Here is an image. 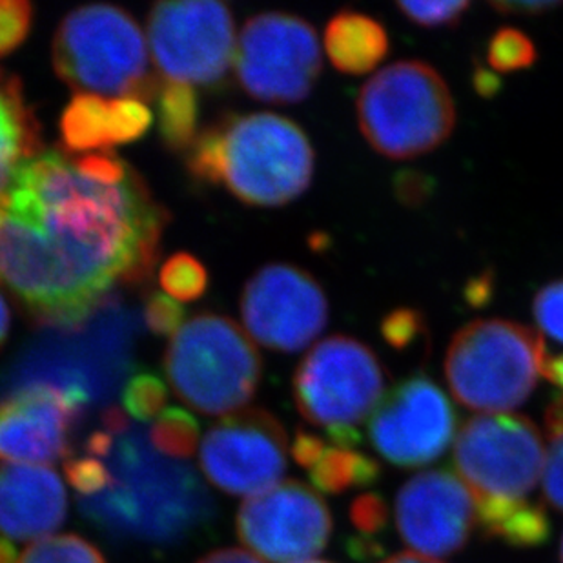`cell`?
<instances>
[{
	"label": "cell",
	"instance_id": "obj_1",
	"mask_svg": "<svg viewBox=\"0 0 563 563\" xmlns=\"http://www.w3.org/2000/svg\"><path fill=\"white\" fill-rule=\"evenodd\" d=\"M166 221L115 155L44 152L0 191V282L38 323L77 329L115 288L148 279Z\"/></svg>",
	"mask_w": 563,
	"mask_h": 563
},
{
	"label": "cell",
	"instance_id": "obj_2",
	"mask_svg": "<svg viewBox=\"0 0 563 563\" xmlns=\"http://www.w3.org/2000/svg\"><path fill=\"white\" fill-rule=\"evenodd\" d=\"M543 457L542 434L526 416L479 415L460 429L454 467L473 496L485 534L515 548L548 542V512L532 500Z\"/></svg>",
	"mask_w": 563,
	"mask_h": 563
},
{
	"label": "cell",
	"instance_id": "obj_3",
	"mask_svg": "<svg viewBox=\"0 0 563 563\" xmlns=\"http://www.w3.org/2000/svg\"><path fill=\"white\" fill-rule=\"evenodd\" d=\"M108 432L112 441L99 457L112 479L107 490L80 498L88 520L118 537L174 543L212 518V501L190 465L163 456L132 427Z\"/></svg>",
	"mask_w": 563,
	"mask_h": 563
},
{
	"label": "cell",
	"instance_id": "obj_4",
	"mask_svg": "<svg viewBox=\"0 0 563 563\" xmlns=\"http://www.w3.org/2000/svg\"><path fill=\"white\" fill-rule=\"evenodd\" d=\"M188 170L252 207H282L310 187L313 152L303 130L282 115H235L197 135Z\"/></svg>",
	"mask_w": 563,
	"mask_h": 563
},
{
	"label": "cell",
	"instance_id": "obj_5",
	"mask_svg": "<svg viewBox=\"0 0 563 563\" xmlns=\"http://www.w3.org/2000/svg\"><path fill=\"white\" fill-rule=\"evenodd\" d=\"M55 71L79 93L155 99L148 46L137 22L118 5L69 11L54 38Z\"/></svg>",
	"mask_w": 563,
	"mask_h": 563
},
{
	"label": "cell",
	"instance_id": "obj_6",
	"mask_svg": "<svg viewBox=\"0 0 563 563\" xmlns=\"http://www.w3.org/2000/svg\"><path fill=\"white\" fill-rule=\"evenodd\" d=\"M165 371L177 398L208 416L245 410L261 383V356L240 324L199 313L172 335Z\"/></svg>",
	"mask_w": 563,
	"mask_h": 563
},
{
	"label": "cell",
	"instance_id": "obj_7",
	"mask_svg": "<svg viewBox=\"0 0 563 563\" xmlns=\"http://www.w3.org/2000/svg\"><path fill=\"white\" fill-rule=\"evenodd\" d=\"M542 335L504 319L463 327L446 351L445 376L454 398L484 415H505L526 404L543 376Z\"/></svg>",
	"mask_w": 563,
	"mask_h": 563
},
{
	"label": "cell",
	"instance_id": "obj_8",
	"mask_svg": "<svg viewBox=\"0 0 563 563\" xmlns=\"http://www.w3.org/2000/svg\"><path fill=\"white\" fill-rule=\"evenodd\" d=\"M357 121L376 152L410 159L438 148L451 135L456 112L437 69L420 60H401L363 86Z\"/></svg>",
	"mask_w": 563,
	"mask_h": 563
},
{
	"label": "cell",
	"instance_id": "obj_9",
	"mask_svg": "<svg viewBox=\"0 0 563 563\" xmlns=\"http://www.w3.org/2000/svg\"><path fill=\"white\" fill-rule=\"evenodd\" d=\"M385 374L367 345L346 335L319 341L294 374L299 415L321 427L332 443H362L360 427L382 401Z\"/></svg>",
	"mask_w": 563,
	"mask_h": 563
},
{
	"label": "cell",
	"instance_id": "obj_10",
	"mask_svg": "<svg viewBox=\"0 0 563 563\" xmlns=\"http://www.w3.org/2000/svg\"><path fill=\"white\" fill-rule=\"evenodd\" d=\"M148 43L166 82L218 85L235 60L234 16L213 0L159 2L150 11Z\"/></svg>",
	"mask_w": 563,
	"mask_h": 563
},
{
	"label": "cell",
	"instance_id": "obj_11",
	"mask_svg": "<svg viewBox=\"0 0 563 563\" xmlns=\"http://www.w3.org/2000/svg\"><path fill=\"white\" fill-rule=\"evenodd\" d=\"M319 71L321 48L309 22L288 13H261L246 22L235 49V74L254 99L301 102Z\"/></svg>",
	"mask_w": 563,
	"mask_h": 563
},
{
	"label": "cell",
	"instance_id": "obj_12",
	"mask_svg": "<svg viewBox=\"0 0 563 563\" xmlns=\"http://www.w3.org/2000/svg\"><path fill=\"white\" fill-rule=\"evenodd\" d=\"M287 432L265 409L224 416L208 429L199 449L202 474L230 496L263 495L287 473Z\"/></svg>",
	"mask_w": 563,
	"mask_h": 563
},
{
	"label": "cell",
	"instance_id": "obj_13",
	"mask_svg": "<svg viewBox=\"0 0 563 563\" xmlns=\"http://www.w3.org/2000/svg\"><path fill=\"white\" fill-rule=\"evenodd\" d=\"M368 437L377 454L396 467H426L456 438V412L437 383L410 377L383 394L368 420Z\"/></svg>",
	"mask_w": 563,
	"mask_h": 563
},
{
	"label": "cell",
	"instance_id": "obj_14",
	"mask_svg": "<svg viewBox=\"0 0 563 563\" xmlns=\"http://www.w3.org/2000/svg\"><path fill=\"white\" fill-rule=\"evenodd\" d=\"M332 526L329 505L296 479L249 498L235 518L243 545L271 563L312 559L327 548Z\"/></svg>",
	"mask_w": 563,
	"mask_h": 563
},
{
	"label": "cell",
	"instance_id": "obj_15",
	"mask_svg": "<svg viewBox=\"0 0 563 563\" xmlns=\"http://www.w3.org/2000/svg\"><path fill=\"white\" fill-rule=\"evenodd\" d=\"M241 316L252 340L277 352L309 346L327 327L323 288L298 266L266 265L246 283Z\"/></svg>",
	"mask_w": 563,
	"mask_h": 563
},
{
	"label": "cell",
	"instance_id": "obj_16",
	"mask_svg": "<svg viewBox=\"0 0 563 563\" xmlns=\"http://www.w3.org/2000/svg\"><path fill=\"white\" fill-rule=\"evenodd\" d=\"M86 404L79 383H32L0 399V460L46 465L68 457Z\"/></svg>",
	"mask_w": 563,
	"mask_h": 563
},
{
	"label": "cell",
	"instance_id": "obj_17",
	"mask_svg": "<svg viewBox=\"0 0 563 563\" xmlns=\"http://www.w3.org/2000/svg\"><path fill=\"white\" fill-rule=\"evenodd\" d=\"M394 518L401 540L416 554L434 560L462 551L478 523L473 496L445 468L410 478L396 496Z\"/></svg>",
	"mask_w": 563,
	"mask_h": 563
},
{
	"label": "cell",
	"instance_id": "obj_18",
	"mask_svg": "<svg viewBox=\"0 0 563 563\" xmlns=\"http://www.w3.org/2000/svg\"><path fill=\"white\" fill-rule=\"evenodd\" d=\"M68 495L48 465H0V534L10 542L44 540L63 527Z\"/></svg>",
	"mask_w": 563,
	"mask_h": 563
},
{
	"label": "cell",
	"instance_id": "obj_19",
	"mask_svg": "<svg viewBox=\"0 0 563 563\" xmlns=\"http://www.w3.org/2000/svg\"><path fill=\"white\" fill-rule=\"evenodd\" d=\"M290 451L299 467L309 474L313 487L324 495L365 487L379 476V465L373 457L309 432L299 431Z\"/></svg>",
	"mask_w": 563,
	"mask_h": 563
},
{
	"label": "cell",
	"instance_id": "obj_20",
	"mask_svg": "<svg viewBox=\"0 0 563 563\" xmlns=\"http://www.w3.org/2000/svg\"><path fill=\"white\" fill-rule=\"evenodd\" d=\"M41 154V128L27 107L21 80L0 71V191L24 163Z\"/></svg>",
	"mask_w": 563,
	"mask_h": 563
},
{
	"label": "cell",
	"instance_id": "obj_21",
	"mask_svg": "<svg viewBox=\"0 0 563 563\" xmlns=\"http://www.w3.org/2000/svg\"><path fill=\"white\" fill-rule=\"evenodd\" d=\"M324 48L330 63L343 74H368L387 55V32L371 16L341 11L327 26Z\"/></svg>",
	"mask_w": 563,
	"mask_h": 563
},
{
	"label": "cell",
	"instance_id": "obj_22",
	"mask_svg": "<svg viewBox=\"0 0 563 563\" xmlns=\"http://www.w3.org/2000/svg\"><path fill=\"white\" fill-rule=\"evenodd\" d=\"M60 135L69 152L113 146L112 101L93 93H75L60 118Z\"/></svg>",
	"mask_w": 563,
	"mask_h": 563
},
{
	"label": "cell",
	"instance_id": "obj_23",
	"mask_svg": "<svg viewBox=\"0 0 563 563\" xmlns=\"http://www.w3.org/2000/svg\"><path fill=\"white\" fill-rule=\"evenodd\" d=\"M157 115H159L161 137L166 146L176 152L190 150L197 139V121H199V102L191 86L177 82L159 85L157 96Z\"/></svg>",
	"mask_w": 563,
	"mask_h": 563
},
{
	"label": "cell",
	"instance_id": "obj_24",
	"mask_svg": "<svg viewBox=\"0 0 563 563\" xmlns=\"http://www.w3.org/2000/svg\"><path fill=\"white\" fill-rule=\"evenodd\" d=\"M199 437V423L188 410L168 407L159 418H155L148 440L163 456L183 462L196 452Z\"/></svg>",
	"mask_w": 563,
	"mask_h": 563
},
{
	"label": "cell",
	"instance_id": "obj_25",
	"mask_svg": "<svg viewBox=\"0 0 563 563\" xmlns=\"http://www.w3.org/2000/svg\"><path fill=\"white\" fill-rule=\"evenodd\" d=\"M16 563H107V560L85 538L60 534L32 543Z\"/></svg>",
	"mask_w": 563,
	"mask_h": 563
},
{
	"label": "cell",
	"instance_id": "obj_26",
	"mask_svg": "<svg viewBox=\"0 0 563 563\" xmlns=\"http://www.w3.org/2000/svg\"><path fill=\"white\" fill-rule=\"evenodd\" d=\"M548 445L543 457V496L563 512V401L551 405L545 416Z\"/></svg>",
	"mask_w": 563,
	"mask_h": 563
},
{
	"label": "cell",
	"instance_id": "obj_27",
	"mask_svg": "<svg viewBox=\"0 0 563 563\" xmlns=\"http://www.w3.org/2000/svg\"><path fill=\"white\" fill-rule=\"evenodd\" d=\"M161 287L170 294L172 298L181 301H194L201 298L208 287L207 268L201 261L191 254L172 255L166 261L159 274Z\"/></svg>",
	"mask_w": 563,
	"mask_h": 563
},
{
	"label": "cell",
	"instance_id": "obj_28",
	"mask_svg": "<svg viewBox=\"0 0 563 563\" xmlns=\"http://www.w3.org/2000/svg\"><path fill=\"white\" fill-rule=\"evenodd\" d=\"M168 390L157 374L141 371L128 379L123 393V404L126 415L137 421H148L159 418L166 410Z\"/></svg>",
	"mask_w": 563,
	"mask_h": 563
},
{
	"label": "cell",
	"instance_id": "obj_29",
	"mask_svg": "<svg viewBox=\"0 0 563 563\" xmlns=\"http://www.w3.org/2000/svg\"><path fill=\"white\" fill-rule=\"evenodd\" d=\"M487 60L495 71L510 74V71L529 68L537 60V49L526 33L512 27H504L490 41Z\"/></svg>",
	"mask_w": 563,
	"mask_h": 563
},
{
	"label": "cell",
	"instance_id": "obj_30",
	"mask_svg": "<svg viewBox=\"0 0 563 563\" xmlns=\"http://www.w3.org/2000/svg\"><path fill=\"white\" fill-rule=\"evenodd\" d=\"M66 478L79 493L80 498H91L108 489L110 485V468L102 457L93 456L88 452H71L66 457Z\"/></svg>",
	"mask_w": 563,
	"mask_h": 563
},
{
	"label": "cell",
	"instance_id": "obj_31",
	"mask_svg": "<svg viewBox=\"0 0 563 563\" xmlns=\"http://www.w3.org/2000/svg\"><path fill=\"white\" fill-rule=\"evenodd\" d=\"M152 112L141 99L123 97L112 101L113 144H126L143 137L152 126Z\"/></svg>",
	"mask_w": 563,
	"mask_h": 563
},
{
	"label": "cell",
	"instance_id": "obj_32",
	"mask_svg": "<svg viewBox=\"0 0 563 563\" xmlns=\"http://www.w3.org/2000/svg\"><path fill=\"white\" fill-rule=\"evenodd\" d=\"M33 21V8L26 0H0V57L24 43Z\"/></svg>",
	"mask_w": 563,
	"mask_h": 563
},
{
	"label": "cell",
	"instance_id": "obj_33",
	"mask_svg": "<svg viewBox=\"0 0 563 563\" xmlns=\"http://www.w3.org/2000/svg\"><path fill=\"white\" fill-rule=\"evenodd\" d=\"M185 309L163 292H152L144 305V321L155 335H176L185 324Z\"/></svg>",
	"mask_w": 563,
	"mask_h": 563
},
{
	"label": "cell",
	"instance_id": "obj_34",
	"mask_svg": "<svg viewBox=\"0 0 563 563\" xmlns=\"http://www.w3.org/2000/svg\"><path fill=\"white\" fill-rule=\"evenodd\" d=\"M399 10L418 26H451L460 21L468 2H398Z\"/></svg>",
	"mask_w": 563,
	"mask_h": 563
},
{
	"label": "cell",
	"instance_id": "obj_35",
	"mask_svg": "<svg viewBox=\"0 0 563 563\" xmlns=\"http://www.w3.org/2000/svg\"><path fill=\"white\" fill-rule=\"evenodd\" d=\"M534 318L542 332L563 345V279L540 290L534 299Z\"/></svg>",
	"mask_w": 563,
	"mask_h": 563
},
{
	"label": "cell",
	"instance_id": "obj_36",
	"mask_svg": "<svg viewBox=\"0 0 563 563\" xmlns=\"http://www.w3.org/2000/svg\"><path fill=\"white\" fill-rule=\"evenodd\" d=\"M388 509L385 501L376 495L357 498L351 507V520L363 534H376L387 526Z\"/></svg>",
	"mask_w": 563,
	"mask_h": 563
},
{
	"label": "cell",
	"instance_id": "obj_37",
	"mask_svg": "<svg viewBox=\"0 0 563 563\" xmlns=\"http://www.w3.org/2000/svg\"><path fill=\"white\" fill-rule=\"evenodd\" d=\"M418 332H420V319L409 310H399V312L393 313L383 324V334L387 338L388 343L398 349L409 345Z\"/></svg>",
	"mask_w": 563,
	"mask_h": 563
},
{
	"label": "cell",
	"instance_id": "obj_38",
	"mask_svg": "<svg viewBox=\"0 0 563 563\" xmlns=\"http://www.w3.org/2000/svg\"><path fill=\"white\" fill-rule=\"evenodd\" d=\"M559 5L560 2H545V0H538V2L505 0V2H495L493 8L504 13V15H542L545 11L554 10Z\"/></svg>",
	"mask_w": 563,
	"mask_h": 563
},
{
	"label": "cell",
	"instance_id": "obj_39",
	"mask_svg": "<svg viewBox=\"0 0 563 563\" xmlns=\"http://www.w3.org/2000/svg\"><path fill=\"white\" fill-rule=\"evenodd\" d=\"M196 563H265L261 562L257 556L251 553V551H243V549H219L213 553L207 554L205 559L199 560Z\"/></svg>",
	"mask_w": 563,
	"mask_h": 563
},
{
	"label": "cell",
	"instance_id": "obj_40",
	"mask_svg": "<svg viewBox=\"0 0 563 563\" xmlns=\"http://www.w3.org/2000/svg\"><path fill=\"white\" fill-rule=\"evenodd\" d=\"M543 376L551 379V382H553L556 387H560V390L563 393V356L548 360V365H545Z\"/></svg>",
	"mask_w": 563,
	"mask_h": 563
},
{
	"label": "cell",
	"instance_id": "obj_41",
	"mask_svg": "<svg viewBox=\"0 0 563 563\" xmlns=\"http://www.w3.org/2000/svg\"><path fill=\"white\" fill-rule=\"evenodd\" d=\"M11 312L4 296L0 292V349L4 346L8 334H10Z\"/></svg>",
	"mask_w": 563,
	"mask_h": 563
},
{
	"label": "cell",
	"instance_id": "obj_42",
	"mask_svg": "<svg viewBox=\"0 0 563 563\" xmlns=\"http://www.w3.org/2000/svg\"><path fill=\"white\" fill-rule=\"evenodd\" d=\"M382 563H441L438 560L429 559V556H421V554L416 553H404L396 554V556H390V559L385 560Z\"/></svg>",
	"mask_w": 563,
	"mask_h": 563
},
{
	"label": "cell",
	"instance_id": "obj_43",
	"mask_svg": "<svg viewBox=\"0 0 563 563\" xmlns=\"http://www.w3.org/2000/svg\"><path fill=\"white\" fill-rule=\"evenodd\" d=\"M0 563H16L15 545L5 538H0Z\"/></svg>",
	"mask_w": 563,
	"mask_h": 563
},
{
	"label": "cell",
	"instance_id": "obj_44",
	"mask_svg": "<svg viewBox=\"0 0 563 563\" xmlns=\"http://www.w3.org/2000/svg\"><path fill=\"white\" fill-rule=\"evenodd\" d=\"M301 563H329V562H321V560H307V562Z\"/></svg>",
	"mask_w": 563,
	"mask_h": 563
},
{
	"label": "cell",
	"instance_id": "obj_45",
	"mask_svg": "<svg viewBox=\"0 0 563 563\" xmlns=\"http://www.w3.org/2000/svg\"><path fill=\"white\" fill-rule=\"evenodd\" d=\"M560 560H562V563H563V538H562V548H560Z\"/></svg>",
	"mask_w": 563,
	"mask_h": 563
}]
</instances>
